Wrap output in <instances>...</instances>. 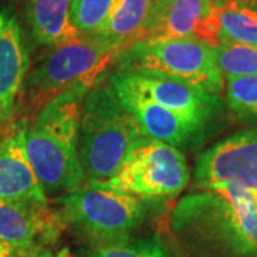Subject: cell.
I'll use <instances>...</instances> for the list:
<instances>
[{
	"instance_id": "1",
	"label": "cell",
	"mask_w": 257,
	"mask_h": 257,
	"mask_svg": "<svg viewBox=\"0 0 257 257\" xmlns=\"http://www.w3.org/2000/svg\"><path fill=\"white\" fill-rule=\"evenodd\" d=\"M170 214L183 257H257V189L196 187Z\"/></svg>"
},
{
	"instance_id": "2",
	"label": "cell",
	"mask_w": 257,
	"mask_h": 257,
	"mask_svg": "<svg viewBox=\"0 0 257 257\" xmlns=\"http://www.w3.org/2000/svg\"><path fill=\"white\" fill-rule=\"evenodd\" d=\"M89 90V86H79L57 96L25 128L28 159L46 194L70 193L86 182L77 143L83 101Z\"/></svg>"
},
{
	"instance_id": "3",
	"label": "cell",
	"mask_w": 257,
	"mask_h": 257,
	"mask_svg": "<svg viewBox=\"0 0 257 257\" xmlns=\"http://www.w3.org/2000/svg\"><path fill=\"white\" fill-rule=\"evenodd\" d=\"M145 133L121 104L110 83H94L82 107L79 160L86 184L107 182Z\"/></svg>"
},
{
	"instance_id": "4",
	"label": "cell",
	"mask_w": 257,
	"mask_h": 257,
	"mask_svg": "<svg viewBox=\"0 0 257 257\" xmlns=\"http://www.w3.org/2000/svg\"><path fill=\"white\" fill-rule=\"evenodd\" d=\"M120 53L119 46L100 36H80L52 47L25 84L26 106L32 111H40L47 103L74 87H92Z\"/></svg>"
},
{
	"instance_id": "5",
	"label": "cell",
	"mask_w": 257,
	"mask_h": 257,
	"mask_svg": "<svg viewBox=\"0 0 257 257\" xmlns=\"http://www.w3.org/2000/svg\"><path fill=\"white\" fill-rule=\"evenodd\" d=\"M60 219L96 246L130 239L145 219L146 200L133 194L83 184L60 197Z\"/></svg>"
},
{
	"instance_id": "6",
	"label": "cell",
	"mask_w": 257,
	"mask_h": 257,
	"mask_svg": "<svg viewBox=\"0 0 257 257\" xmlns=\"http://www.w3.org/2000/svg\"><path fill=\"white\" fill-rule=\"evenodd\" d=\"M120 69L149 70L190 83L220 96L224 77L216 62L214 49L197 39H146L121 50Z\"/></svg>"
},
{
	"instance_id": "7",
	"label": "cell",
	"mask_w": 257,
	"mask_h": 257,
	"mask_svg": "<svg viewBox=\"0 0 257 257\" xmlns=\"http://www.w3.org/2000/svg\"><path fill=\"white\" fill-rule=\"evenodd\" d=\"M189 179L190 172L179 149L145 136L107 182L93 186L133 194L147 202L183 192Z\"/></svg>"
},
{
	"instance_id": "8",
	"label": "cell",
	"mask_w": 257,
	"mask_h": 257,
	"mask_svg": "<svg viewBox=\"0 0 257 257\" xmlns=\"http://www.w3.org/2000/svg\"><path fill=\"white\" fill-rule=\"evenodd\" d=\"M197 39L213 49L220 43L219 8L214 0H153L140 40Z\"/></svg>"
},
{
	"instance_id": "9",
	"label": "cell",
	"mask_w": 257,
	"mask_h": 257,
	"mask_svg": "<svg viewBox=\"0 0 257 257\" xmlns=\"http://www.w3.org/2000/svg\"><path fill=\"white\" fill-rule=\"evenodd\" d=\"M111 77L202 126L219 106V96L156 72L119 67Z\"/></svg>"
},
{
	"instance_id": "10",
	"label": "cell",
	"mask_w": 257,
	"mask_h": 257,
	"mask_svg": "<svg viewBox=\"0 0 257 257\" xmlns=\"http://www.w3.org/2000/svg\"><path fill=\"white\" fill-rule=\"evenodd\" d=\"M109 83L120 103L136 119L146 138L177 147L187 143L203 128L202 124L147 99L111 76Z\"/></svg>"
},
{
	"instance_id": "11",
	"label": "cell",
	"mask_w": 257,
	"mask_h": 257,
	"mask_svg": "<svg viewBox=\"0 0 257 257\" xmlns=\"http://www.w3.org/2000/svg\"><path fill=\"white\" fill-rule=\"evenodd\" d=\"M62 227L59 213L49 204L0 202V239L18 253L52 244Z\"/></svg>"
},
{
	"instance_id": "12",
	"label": "cell",
	"mask_w": 257,
	"mask_h": 257,
	"mask_svg": "<svg viewBox=\"0 0 257 257\" xmlns=\"http://www.w3.org/2000/svg\"><path fill=\"white\" fill-rule=\"evenodd\" d=\"M0 202L47 204L46 193L28 159L25 130L0 140Z\"/></svg>"
},
{
	"instance_id": "13",
	"label": "cell",
	"mask_w": 257,
	"mask_h": 257,
	"mask_svg": "<svg viewBox=\"0 0 257 257\" xmlns=\"http://www.w3.org/2000/svg\"><path fill=\"white\" fill-rule=\"evenodd\" d=\"M28 55L15 19L0 30V120H9L28 72Z\"/></svg>"
},
{
	"instance_id": "14",
	"label": "cell",
	"mask_w": 257,
	"mask_h": 257,
	"mask_svg": "<svg viewBox=\"0 0 257 257\" xmlns=\"http://www.w3.org/2000/svg\"><path fill=\"white\" fill-rule=\"evenodd\" d=\"M72 0H28V20L39 45L57 47L80 37L70 18Z\"/></svg>"
},
{
	"instance_id": "15",
	"label": "cell",
	"mask_w": 257,
	"mask_h": 257,
	"mask_svg": "<svg viewBox=\"0 0 257 257\" xmlns=\"http://www.w3.org/2000/svg\"><path fill=\"white\" fill-rule=\"evenodd\" d=\"M152 5L153 0H120L100 37L119 46L121 50L139 42Z\"/></svg>"
},
{
	"instance_id": "16",
	"label": "cell",
	"mask_w": 257,
	"mask_h": 257,
	"mask_svg": "<svg viewBox=\"0 0 257 257\" xmlns=\"http://www.w3.org/2000/svg\"><path fill=\"white\" fill-rule=\"evenodd\" d=\"M214 2L219 8L220 42L257 47V10L247 0Z\"/></svg>"
},
{
	"instance_id": "17",
	"label": "cell",
	"mask_w": 257,
	"mask_h": 257,
	"mask_svg": "<svg viewBox=\"0 0 257 257\" xmlns=\"http://www.w3.org/2000/svg\"><path fill=\"white\" fill-rule=\"evenodd\" d=\"M120 0H72L70 18L80 36H100Z\"/></svg>"
},
{
	"instance_id": "18",
	"label": "cell",
	"mask_w": 257,
	"mask_h": 257,
	"mask_svg": "<svg viewBox=\"0 0 257 257\" xmlns=\"http://www.w3.org/2000/svg\"><path fill=\"white\" fill-rule=\"evenodd\" d=\"M214 56L224 79L257 76V47L234 42H220L214 49Z\"/></svg>"
},
{
	"instance_id": "19",
	"label": "cell",
	"mask_w": 257,
	"mask_h": 257,
	"mask_svg": "<svg viewBox=\"0 0 257 257\" xmlns=\"http://www.w3.org/2000/svg\"><path fill=\"white\" fill-rule=\"evenodd\" d=\"M226 100L234 114L243 120H257V76L226 79Z\"/></svg>"
},
{
	"instance_id": "20",
	"label": "cell",
	"mask_w": 257,
	"mask_h": 257,
	"mask_svg": "<svg viewBox=\"0 0 257 257\" xmlns=\"http://www.w3.org/2000/svg\"><path fill=\"white\" fill-rule=\"evenodd\" d=\"M84 257H172L165 244L156 236L143 239H127L120 243L101 244L94 247Z\"/></svg>"
},
{
	"instance_id": "21",
	"label": "cell",
	"mask_w": 257,
	"mask_h": 257,
	"mask_svg": "<svg viewBox=\"0 0 257 257\" xmlns=\"http://www.w3.org/2000/svg\"><path fill=\"white\" fill-rule=\"evenodd\" d=\"M15 257H62L56 254L53 251L47 250L46 247H37L33 250H28V251H22L18 253Z\"/></svg>"
},
{
	"instance_id": "22",
	"label": "cell",
	"mask_w": 257,
	"mask_h": 257,
	"mask_svg": "<svg viewBox=\"0 0 257 257\" xmlns=\"http://www.w3.org/2000/svg\"><path fill=\"white\" fill-rule=\"evenodd\" d=\"M18 254V251L13 247H10L8 243H5L0 239V257H15Z\"/></svg>"
},
{
	"instance_id": "23",
	"label": "cell",
	"mask_w": 257,
	"mask_h": 257,
	"mask_svg": "<svg viewBox=\"0 0 257 257\" xmlns=\"http://www.w3.org/2000/svg\"><path fill=\"white\" fill-rule=\"evenodd\" d=\"M248 3H250V5H251V6H253V8H254V9L257 10V0H247Z\"/></svg>"
},
{
	"instance_id": "24",
	"label": "cell",
	"mask_w": 257,
	"mask_h": 257,
	"mask_svg": "<svg viewBox=\"0 0 257 257\" xmlns=\"http://www.w3.org/2000/svg\"><path fill=\"white\" fill-rule=\"evenodd\" d=\"M2 28H3V20L0 18V30H2Z\"/></svg>"
}]
</instances>
